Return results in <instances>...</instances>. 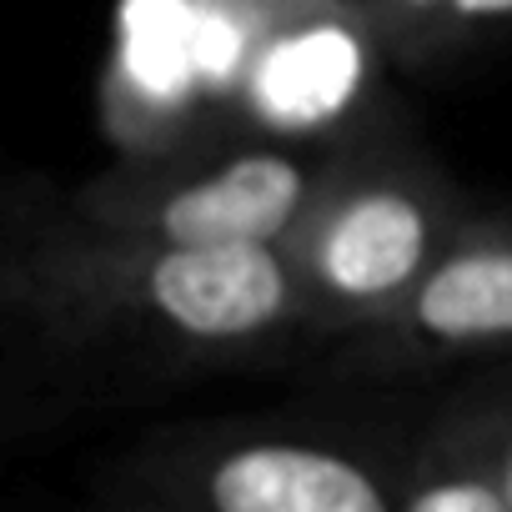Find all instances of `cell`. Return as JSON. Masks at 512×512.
Masks as SVG:
<instances>
[{
    "label": "cell",
    "instance_id": "6da1fadb",
    "mask_svg": "<svg viewBox=\"0 0 512 512\" xmlns=\"http://www.w3.org/2000/svg\"><path fill=\"white\" fill-rule=\"evenodd\" d=\"M6 312L66 362L201 377L307 337L282 246H151L76 221L61 201L6 241Z\"/></svg>",
    "mask_w": 512,
    "mask_h": 512
},
{
    "label": "cell",
    "instance_id": "7a4b0ae2",
    "mask_svg": "<svg viewBox=\"0 0 512 512\" xmlns=\"http://www.w3.org/2000/svg\"><path fill=\"white\" fill-rule=\"evenodd\" d=\"M467 191L402 146L332 156L312 206L282 241L312 342H347L402 302L442 246L467 226Z\"/></svg>",
    "mask_w": 512,
    "mask_h": 512
},
{
    "label": "cell",
    "instance_id": "3957f363",
    "mask_svg": "<svg viewBox=\"0 0 512 512\" xmlns=\"http://www.w3.org/2000/svg\"><path fill=\"white\" fill-rule=\"evenodd\" d=\"M332 156L337 151L282 141H176L126 151L61 206L96 231L151 246H282L312 206Z\"/></svg>",
    "mask_w": 512,
    "mask_h": 512
},
{
    "label": "cell",
    "instance_id": "277c9868",
    "mask_svg": "<svg viewBox=\"0 0 512 512\" xmlns=\"http://www.w3.org/2000/svg\"><path fill=\"white\" fill-rule=\"evenodd\" d=\"M407 462L297 427H201L146 442L111 512H397Z\"/></svg>",
    "mask_w": 512,
    "mask_h": 512
},
{
    "label": "cell",
    "instance_id": "5b68a950",
    "mask_svg": "<svg viewBox=\"0 0 512 512\" xmlns=\"http://www.w3.org/2000/svg\"><path fill=\"white\" fill-rule=\"evenodd\" d=\"M512 352V211H472L417 287L332 347L342 377H417Z\"/></svg>",
    "mask_w": 512,
    "mask_h": 512
},
{
    "label": "cell",
    "instance_id": "8992f818",
    "mask_svg": "<svg viewBox=\"0 0 512 512\" xmlns=\"http://www.w3.org/2000/svg\"><path fill=\"white\" fill-rule=\"evenodd\" d=\"M507 422L512 412H462L437 427L407 457L397 512H512L502 477Z\"/></svg>",
    "mask_w": 512,
    "mask_h": 512
},
{
    "label": "cell",
    "instance_id": "52a82bcc",
    "mask_svg": "<svg viewBox=\"0 0 512 512\" xmlns=\"http://www.w3.org/2000/svg\"><path fill=\"white\" fill-rule=\"evenodd\" d=\"M502 26H512V0H437L417 66H437L442 56H452V51H462Z\"/></svg>",
    "mask_w": 512,
    "mask_h": 512
},
{
    "label": "cell",
    "instance_id": "ba28073f",
    "mask_svg": "<svg viewBox=\"0 0 512 512\" xmlns=\"http://www.w3.org/2000/svg\"><path fill=\"white\" fill-rule=\"evenodd\" d=\"M502 477H507V492H512V422H507V447H502Z\"/></svg>",
    "mask_w": 512,
    "mask_h": 512
}]
</instances>
